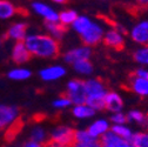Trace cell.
I'll return each instance as SVG.
<instances>
[{
	"label": "cell",
	"mask_w": 148,
	"mask_h": 147,
	"mask_svg": "<svg viewBox=\"0 0 148 147\" xmlns=\"http://www.w3.org/2000/svg\"><path fill=\"white\" fill-rule=\"evenodd\" d=\"M72 105H73L72 101L66 95H61V97H59L58 99H55L53 101V107L58 108V109H65V108L71 107Z\"/></svg>",
	"instance_id": "31"
},
{
	"label": "cell",
	"mask_w": 148,
	"mask_h": 147,
	"mask_svg": "<svg viewBox=\"0 0 148 147\" xmlns=\"http://www.w3.org/2000/svg\"><path fill=\"white\" fill-rule=\"evenodd\" d=\"M126 115H127V121L136 122V124H140L141 126L146 119V114L142 113L141 111H139V109H132V111H129Z\"/></svg>",
	"instance_id": "29"
},
{
	"label": "cell",
	"mask_w": 148,
	"mask_h": 147,
	"mask_svg": "<svg viewBox=\"0 0 148 147\" xmlns=\"http://www.w3.org/2000/svg\"><path fill=\"white\" fill-rule=\"evenodd\" d=\"M110 131V125L109 121L106 119H97L92 122L88 127H87V132L89 133V135L95 139V140H100L107 132Z\"/></svg>",
	"instance_id": "11"
},
{
	"label": "cell",
	"mask_w": 148,
	"mask_h": 147,
	"mask_svg": "<svg viewBox=\"0 0 148 147\" xmlns=\"http://www.w3.org/2000/svg\"><path fill=\"white\" fill-rule=\"evenodd\" d=\"M123 108V99L122 97L113 91H108L105 98V109L110 111L112 113H119Z\"/></svg>",
	"instance_id": "13"
},
{
	"label": "cell",
	"mask_w": 148,
	"mask_h": 147,
	"mask_svg": "<svg viewBox=\"0 0 148 147\" xmlns=\"http://www.w3.org/2000/svg\"><path fill=\"white\" fill-rule=\"evenodd\" d=\"M45 27L48 32V35H51L52 38H54L58 41L64 38V35L66 33V27L62 26L60 23H46Z\"/></svg>",
	"instance_id": "19"
},
{
	"label": "cell",
	"mask_w": 148,
	"mask_h": 147,
	"mask_svg": "<svg viewBox=\"0 0 148 147\" xmlns=\"http://www.w3.org/2000/svg\"><path fill=\"white\" fill-rule=\"evenodd\" d=\"M129 35L134 43L148 46V20H141L136 23L129 32Z\"/></svg>",
	"instance_id": "8"
},
{
	"label": "cell",
	"mask_w": 148,
	"mask_h": 147,
	"mask_svg": "<svg viewBox=\"0 0 148 147\" xmlns=\"http://www.w3.org/2000/svg\"><path fill=\"white\" fill-rule=\"evenodd\" d=\"M72 113L77 119H88V118L94 117L97 112L87 104H81V105L73 106Z\"/></svg>",
	"instance_id": "18"
},
{
	"label": "cell",
	"mask_w": 148,
	"mask_h": 147,
	"mask_svg": "<svg viewBox=\"0 0 148 147\" xmlns=\"http://www.w3.org/2000/svg\"><path fill=\"white\" fill-rule=\"evenodd\" d=\"M106 46L114 48V49H122L123 45H125V36L123 33H121L120 31L115 30V28H110L108 31L105 32L103 35V40Z\"/></svg>",
	"instance_id": "10"
},
{
	"label": "cell",
	"mask_w": 148,
	"mask_h": 147,
	"mask_svg": "<svg viewBox=\"0 0 148 147\" xmlns=\"http://www.w3.org/2000/svg\"><path fill=\"white\" fill-rule=\"evenodd\" d=\"M4 147H11V146H4Z\"/></svg>",
	"instance_id": "39"
},
{
	"label": "cell",
	"mask_w": 148,
	"mask_h": 147,
	"mask_svg": "<svg viewBox=\"0 0 148 147\" xmlns=\"http://www.w3.org/2000/svg\"><path fill=\"white\" fill-rule=\"evenodd\" d=\"M133 76L139 78V79H146L148 80V68H145V67H139L134 71Z\"/></svg>",
	"instance_id": "33"
},
{
	"label": "cell",
	"mask_w": 148,
	"mask_h": 147,
	"mask_svg": "<svg viewBox=\"0 0 148 147\" xmlns=\"http://www.w3.org/2000/svg\"><path fill=\"white\" fill-rule=\"evenodd\" d=\"M32 10L38 15L44 18L46 23H59V13L45 3H32Z\"/></svg>",
	"instance_id": "9"
},
{
	"label": "cell",
	"mask_w": 148,
	"mask_h": 147,
	"mask_svg": "<svg viewBox=\"0 0 148 147\" xmlns=\"http://www.w3.org/2000/svg\"><path fill=\"white\" fill-rule=\"evenodd\" d=\"M54 3L55 4H60V5H65L66 4V1H64V0H55Z\"/></svg>",
	"instance_id": "37"
},
{
	"label": "cell",
	"mask_w": 148,
	"mask_h": 147,
	"mask_svg": "<svg viewBox=\"0 0 148 147\" xmlns=\"http://www.w3.org/2000/svg\"><path fill=\"white\" fill-rule=\"evenodd\" d=\"M19 108L16 106L0 104V131L15 125L19 119Z\"/></svg>",
	"instance_id": "6"
},
{
	"label": "cell",
	"mask_w": 148,
	"mask_h": 147,
	"mask_svg": "<svg viewBox=\"0 0 148 147\" xmlns=\"http://www.w3.org/2000/svg\"><path fill=\"white\" fill-rule=\"evenodd\" d=\"M73 147H101L100 140H93L89 142H84V144H74Z\"/></svg>",
	"instance_id": "34"
},
{
	"label": "cell",
	"mask_w": 148,
	"mask_h": 147,
	"mask_svg": "<svg viewBox=\"0 0 148 147\" xmlns=\"http://www.w3.org/2000/svg\"><path fill=\"white\" fill-rule=\"evenodd\" d=\"M74 134H75V130L66 125H60L54 127L51 134H49V140L54 141L62 147H73L74 145Z\"/></svg>",
	"instance_id": "3"
},
{
	"label": "cell",
	"mask_w": 148,
	"mask_h": 147,
	"mask_svg": "<svg viewBox=\"0 0 148 147\" xmlns=\"http://www.w3.org/2000/svg\"><path fill=\"white\" fill-rule=\"evenodd\" d=\"M95 139H93L89 133L87 132V130H75V134H74V144H84V142H89L93 141Z\"/></svg>",
	"instance_id": "30"
},
{
	"label": "cell",
	"mask_w": 148,
	"mask_h": 147,
	"mask_svg": "<svg viewBox=\"0 0 148 147\" xmlns=\"http://www.w3.org/2000/svg\"><path fill=\"white\" fill-rule=\"evenodd\" d=\"M129 144L133 147H148V132L134 133Z\"/></svg>",
	"instance_id": "27"
},
{
	"label": "cell",
	"mask_w": 148,
	"mask_h": 147,
	"mask_svg": "<svg viewBox=\"0 0 148 147\" xmlns=\"http://www.w3.org/2000/svg\"><path fill=\"white\" fill-rule=\"evenodd\" d=\"M73 68L80 76H90L94 71L93 64H92L89 60H84V61H79L77 64H74Z\"/></svg>",
	"instance_id": "26"
},
{
	"label": "cell",
	"mask_w": 148,
	"mask_h": 147,
	"mask_svg": "<svg viewBox=\"0 0 148 147\" xmlns=\"http://www.w3.org/2000/svg\"><path fill=\"white\" fill-rule=\"evenodd\" d=\"M129 147H133V146H132V145H131V146H129Z\"/></svg>",
	"instance_id": "40"
},
{
	"label": "cell",
	"mask_w": 148,
	"mask_h": 147,
	"mask_svg": "<svg viewBox=\"0 0 148 147\" xmlns=\"http://www.w3.org/2000/svg\"><path fill=\"white\" fill-rule=\"evenodd\" d=\"M23 147H45V145H41V144H38V142H35V141H32V140H28L26 141Z\"/></svg>",
	"instance_id": "35"
},
{
	"label": "cell",
	"mask_w": 148,
	"mask_h": 147,
	"mask_svg": "<svg viewBox=\"0 0 148 147\" xmlns=\"http://www.w3.org/2000/svg\"><path fill=\"white\" fill-rule=\"evenodd\" d=\"M86 88V104L90 106L94 111H102L105 109V98L108 91L105 84L97 78L87 79L85 81Z\"/></svg>",
	"instance_id": "2"
},
{
	"label": "cell",
	"mask_w": 148,
	"mask_h": 147,
	"mask_svg": "<svg viewBox=\"0 0 148 147\" xmlns=\"http://www.w3.org/2000/svg\"><path fill=\"white\" fill-rule=\"evenodd\" d=\"M92 23H93V20H92L89 16H87V15H79L77 18V20L74 21V24L71 27L73 28V31L75 32V33H78L79 35H81L90 26Z\"/></svg>",
	"instance_id": "21"
},
{
	"label": "cell",
	"mask_w": 148,
	"mask_h": 147,
	"mask_svg": "<svg viewBox=\"0 0 148 147\" xmlns=\"http://www.w3.org/2000/svg\"><path fill=\"white\" fill-rule=\"evenodd\" d=\"M79 16V14L77 13V11L74 10H64L59 13V23L65 26V27H68V26H72L74 24V21L77 20V18Z\"/></svg>",
	"instance_id": "23"
},
{
	"label": "cell",
	"mask_w": 148,
	"mask_h": 147,
	"mask_svg": "<svg viewBox=\"0 0 148 147\" xmlns=\"http://www.w3.org/2000/svg\"><path fill=\"white\" fill-rule=\"evenodd\" d=\"M29 139L32 141H35L38 144H41V145H45L49 139L47 138V132L44 127L41 126H34L32 128V131L29 133Z\"/></svg>",
	"instance_id": "24"
},
{
	"label": "cell",
	"mask_w": 148,
	"mask_h": 147,
	"mask_svg": "<svg viewBox=\"0 0 148 147\" xmlns=\"http://www.w3.org/2000/svg\"><path fill=\"white\" fill-rule=\"evenodd\" d=\"M66 74V68L61 65H52L40 69L39 76L44 81H55L59 80Z\"/></svg>",
	"instance_id": "12"
},
{
	"label": "cell",
	"mask_w": 148,
	"mask_h": 147,
	"mask_svg": "<svg viewBox=\"0 0 148 147\" xmlns=\"http://www.w3.org/2000/svg\"><path fill=\"white\" fill-rule=\"evenodd\" d=\"M11 57H12V60L15 63V64H26L29 59H31V53L28 52L26 45L24 41H20V43H15L13 48H12V53H11Z\"/></svg>",
	"instance_id": "14"
},
{
	"label": "cell",
	"mask_w": 148,
	"mask_h": 147,
	"mask_svg": "<svg viewBox=\"0 0 148 147\" xmlns=\"http://www.w3.org/2000/svg\"><path fill=\"white\" fill-rule=\"evenodd\" d=\"M129 87L135 94L140 97H148V80L146 79H139L134 76L131 77V82Z\"/></svg>",
	"instance_id": "17"
},
{
	"label": "cell",
	"mask_w": 148,
	"mask_h": 147,
	"mask_svg": "<svg viewBox=\"0 0 148 147\" xmlns=\"http://www.w3.org/2000/svg\"><path fill=\"white\" fill-rule=\"evenodd\" d=\"M18 12V8L11 3L6 0H0V19H10L14 16Z\"/></svg>",
	"instance_id": "22"
},
{
	"label": "cell",
	"mask_w": 148,
	"mask_h": 147,
	"mask_svg": "<svg viewBox=\"0 0 148 147\" xmlns=\"http://www.w3.org/2000/svg\"><path fill=\"white\" fill-rule=\"evenodd\" d=\"M110 131H112L115 135H118L119 138H121V139H123L128 142L131 141V139L134 134L131 128H129L128 126H126V125H113L112 127H110Z\"/></svg>",
	"instance_id": "25"
},
{
	"label": "cell",
	"mask_w": 148,
	"mask_h": 147,
	"mask_svg": "<svg viewBox=\"0 0 148 147\" xmlns=\"http://www.w3.org/2000/svg\"><path fill=\"white\" fill-rule=\"evenodd\" d=\"M72 104L81 105L86 104V88H85V81L80 79H72L67 82L66 86V94H65Z\"/></svg>",
	"instance_id": "4"
},
{
	"label": "cell",
	"mask_w": 148,
	"mask_h": 147,
	"mask_svg": "<svg viewBox=\"0 0 148 147\" xmlns=\"http://www.w3.org/2000/svg\"><path fill=\"white\" fill-rule=\"evenodd\" d=\"M134 60L140 64V65H143V66H148V46H141L139 47L134 54Z\"/></svg>",
	"instance_id": "28"
},
{
	"label": "cell",
	"mask_w": 148,
	"mask_h": 147,
	"mask_svg": "<svg viewBox=\"0 0 148 147\" xmlns=\"http://www.w3.org/2000/svg\"><path fill=\"white\" fill-rule=\"evenodd\" d=\"M45 147H62V146L59 145V144H57V142H54V141L48 140V141L45 144Z\"/></svg>",
	"instance_id": "36"
},
{
	"label": "cell",
	"mask_w": 148,
	"mask_h": 147,
	"mask_svg": "<svg viewBox=\"0 0 148 147\" xmlns=\"http://www.w3.org/2000/svg\"><path fill=\"white\" fill-rule=\"evenodd\" d=\"M110 121L113 122V125H126L127 122V115L122 112L119 113H113L110 115Z\"/></svg>",
	"instance_id": "32"
},
{
	"label": "cell",
	"mask_w": 148,
	"mask_h": 147,
	"mask_svg": "<svg viewBox=\"0 0 148 147\" xmlns=\"http://www.w3.org/2000/svg\"><path fill=\"white\" fill-rule=\"evenodd\" d=\"M92 57V47L88 46H79V47H74L67 51L64 54V61L69 65H74L79 61L84 60H89Z\"/></svg>",
	"instance_id": "7"
},
{
	"label": "cell",
	"mask_w": 148,
	"mask_h": 147,
	"mask_svg": "<svg viewBox=\"0 0 148 147\" xmlns=\"http://www.w3.org/2000/svg\"><path fill=\"white\" fill-rule=\"evenodd\" d=\"M100 144H101V147H129L131 146V144L128 141L119 138L112 131L107 132L100 139Z\"/></svg>",
	"instance_id": "16"
},
{
	"label": "cell",
	"mask_w": 148,
	"mask_h": 147,
	"mask_svg": "<svg viewBox=\"0 0 148 147\" xmlns=\"http://www.w3.org/2000/svg\"><path fill=\"white\" fill-rule=\"evenodd\" d=\"M147 8H148V5H147Z\"/></svg>",
	"instance_id": "41"
},
{
	"label": "cell",
	"mask_w": 148,
	"mask_h": 147,
	"mask_svg": "<svg viewBox=\"0 0 148 147\" xmlns=\"http://www.w3.org/2000/svg\"><path fill=\"white\" fill-rule=\"evenodd\" d=\"M105 32L106 31L103 30V26L100 23L93 20L90 26L80 35V38L85 46L92 47V46L98 45L99 43H101L103 40Z\"/></svg>",
	"instance_id": "5"
},
{
	"label": "cell",
	"mask_w": 148,
	"mask_h": 147,
	"mask_svg": "<svg viewBox=\"0 0 148 147\" xmlns=\"http://www.w3.org/2000/svg\"><path fill=\"white\" fill-rule=\"evenodd\" d=\"M31 76H32L31 69L25 68V67H15V68L11 69V71L7 73V77H8L11 80H14V81L27 80V79L31 78Z\"/></svg>",
	"instance_id": "20"
},
{
	"label": "cell",
	"mask_w": 148,
	"mask_h": 147,
	"mask_svg": "<svg viewBox=\"0 0 148 147\" xmlns=\"http://www.w3.org/2000/svg\"><path fill=\"white\" fill-rule=\"evenodd\" d=\"M31 56L38 58H55L60 52V44L48 34H27L24 40Z\"/></svg>",
	"instance_id": "1"
},
{
	"label": "cell",
	"mask_w": 148,
	"mask_h": 147,
	"mask_svg": "<svg viewBox=\"0 0 148 147\" xmlns=\"http://www.w3.org/2000/svg\"><path fill=\"white\" fill-rule=\"evenodd\" d=\"M0 46H1V40H0Z\"/></svg>",
	"instance_id": "38"
},
{
	"label": "cell",
	"mask_w": 148,
	"mask_h": 147,
	"mask_svg": "<svg viewBox=\"0 0 148 147\" xmlns=\"http://www.w3.org/2000/svg\"><path fill=\"white\" fill-rule=\"evenodd\" d=\"M6 36L8 39L14 40L15 43L24 41L27 36V24L26 23H15L11 25V27L7 30Z\"/></svg>",
	"instance_id": "15"
}]
</instances>
